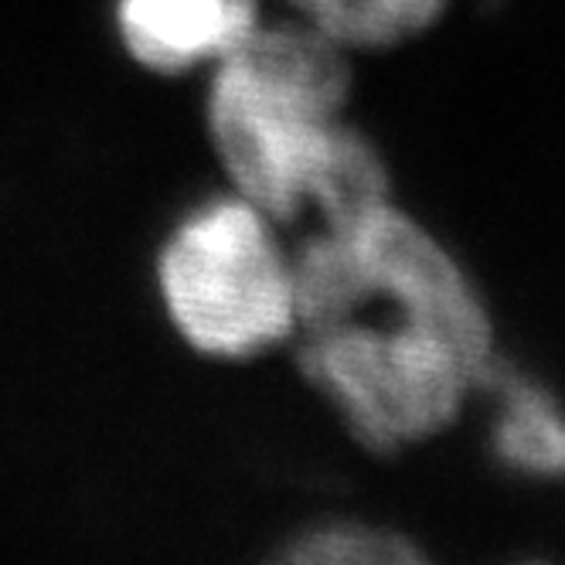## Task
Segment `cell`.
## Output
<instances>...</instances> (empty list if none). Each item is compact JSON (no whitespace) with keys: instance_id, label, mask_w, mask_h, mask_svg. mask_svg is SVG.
<instances>
[{"instance_id":"1","label":"cell","mask_w":565,"mask_h":565,"mask_svg":"<svg viewBox=\"0 0 565 565\" xmlns=\"http://www.w3.org/2000/svg\"><path fill=\"white\" fill-rule=\"evenodd\" d=\"M348 86L344 45L310 24L256 28L218 62L212 140L238 194L266 218L317 209L328 228H348L388 205L385 160L341 124Z\"/></svg>"},{"instance_id":"2","label":"cell","mask_w":565,"mask_h":565,"mask_svg":"<svg viewBox=\"0 0 565 565\" xmlns=\"http://www.w3.org/2000/svg\"><path fill=\"white\" fill-rule=\"evenodd\" d=\"M365 303L385 313L379 320L348 313L307 331L300 369L358 443L398 454L450 429L470 392L491 379L494 361L388 300Z\"/></svg>"},{"instance_id":"3","label":"cell","mask_w":565,"mask_h":565,"mask_svg":"<svg viewBox=\"0 0 565 565\" xmlns=\"http://www.w3.org/2000/svg\"><path fill=\"white\" fill-rule=\"evenodd\" d=\"M160 294L184 341L215 358H249L297 328L290 263L246 198L198 205L160 253Z\"/></svg>"},{"instance_id":"4","label":"cell","mask_w":565,"mask_h":565,"mask_svg":"<svg viewBox=\"0 0 565 565\" xmlns=\"http://www.w3.org/2000/svg\"><path fill=\"white\" fill-rule=\"evenodd\" d=\"M256 0H119L116 31L150 72L181 75L222 62L256 31Z\"/></svg>"},{"instance_id":"5","label":"cell","mask_w":565,"mask_h":565,"mask_svg":"<svg viewBox=\"0 0 565 565\" xmlns=\"http://www.w3.org/2000/svg\"><path fill=\"white\" fill-rule=\"evenodd\" d=\"M491 439L494 457L518 477L565 480V406L548 388L511 379Z\"/></svg>"},{"instance_id":"6","label":"cell","mask_w":565,"mask_h":565,"mask_svg":"<svg viewBox=\"0 0 565 565\" xmlns=\"http://www.w3.org/2000/svg\"><path fill=\"white\" fill-rule=\"evenodd\" d=\"M344 49H388L433 28L450 0H290Z\"/></svg>"},{"instance_id":"7","label":"cell","mask_w":565,"mask_h":565,"mask_svg":"<svg viewBox=\"0 0 565 565\" xmlns=\"http://www.w3.org/2000/svg\"><path fill=\"white\" fill-rule=\"evenodd\" d=\"M282 562L303 565H406L419 562V548L392 529L365 521H331L297 535L279 552Z\"/></svg>"}]
</instances>
